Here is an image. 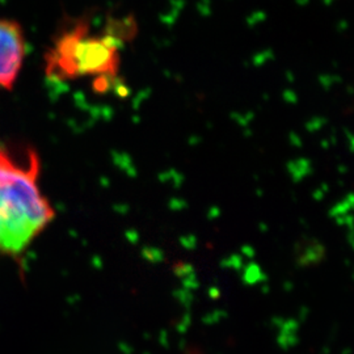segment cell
<instances>
[{"label": "cell", "instance_id": "cell-1", "mask_svg": "<svg viewBox=\"0 0 354 354\" xmlns=\"http://www.w3.org/2000/svg\"><path fill=\"white\" fill-rule=\"evenodd\" d=\"M38 176L36 152L0 149V252H24L54 219Z\"/></svg>", "mask_w": 354, "mask_h": 354}, {"label": "cell", "instance_id": "cell-2", "mask_svg": "<svg viewBox=\"0 0 354 354\" xmlns=\"http://www.w3.org/2000/svg\"><path fill=\"white\" fill-rule=\"evenodd\" d=\"M124 35L95 33L87 20H77L55 38L46 55V74L57 80L95 77L97 82L117 75Z\"/></svg>", "mask_w": 354, "mask_h": 354}, {"label": "cell", "instance_id": "cell-3", "mask_svg": "<svg viewBox=\"0 0 354 354\" xmlns=\"http://www.w3.org/2000/svg\"><path fill=\"white\" fill-rule=\"evenodd\" d=\"M23 26L11 19H0V91L12 89L26 61Z\"/></svg>", "mask_w": 354, "mask_h": 354}]
</instances>
